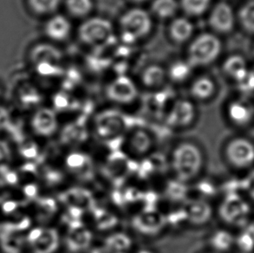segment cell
<instances>
[{
	"mask_svg": "<svg viewBox=\"0 0 254 253\" xmlns=\"http://www.w3.org/2000/svg\"><path fill=\"white\" fill-rule=\"evenodd\" d=\"M164 154L169 178L186 186H192L205 177L207 154L196 137L178 134Z\"/></svg>",
	"mask_w": 254,
	"mask_h": 253,
	"instance_id": "1",
	"label": "cell"
},
{
	"mask_svg": "<svg viewBox=\"0 0 254 253\" xmlns=\"http://www.w3.org/2000/svg\"><path fill=\"white\" fill-rule=\"evenodd\" d=\"M61 163L72 184L93 188L96 182H100L98 157L88 147L65 149Z\"/></svg>",
	"mask_w": 254,
	"mask_h": 253,
	"instance_id": "2",
	"label": "cell"
},
{
	"mask_svg": "<svg viewBox=\"0 0 254 253\" xmlns=\"http://www.w3.org/2000/svg\"><path fill=\"white\" fill-rule=\"evenodd\" d=\"M88 125L93 141L104 146L113 142L120 143L129 128L125 115L117 110L100 111Z\"/></svg>",
	"mask_w": 254,
	"mask_h": 253,
	"instance_id": "3",
	"label": "cell"
},
{
	"mask_svg": "<svg viewBox=\"0 0 254 253\" xmlns=\"http://www.w3.org/2000/svg\"><path fill=\"white\" fill-rule=\"evenodd\" d=\"M157 134L145 126H129L121 140L120 149L131 161H138L158 153Z\"/></svg>",
	"mask_w": 254,
	"mask_h": 253,
	"instance_id": "4",
	"label": "cell"
},
{
	"mask_svg": "<svg viewBox=\"0 0 254 253\" xmlns=\"http://www.w3.org/2000/svg\"><path fill=\"white\" fill-rule=\"evenodd\" d=\"M128 227L136 240H156L169 232L165 212L155 207H148L127 218Z\"/></svg>",
	"mask_w": 254,
	"mask_h": 253,
	"instance_id": "5",
	"label": "cell"
},
{
	"mask_svg": "<svg viewBox=\"0 0 254 253\" xmlns=\"http://www.w3.org/2000/svg\"><path fill=\"white\" fill-rule=\"evenodd\" d=\"M124 217L116 209L107 204L98 202L85 215L86 224L92 230L96 236L103 237L122 229Z\"/></svg>",
	"mask_w": 254,
	"mask_h": 253,
	"instance_id": "6",
	"label": "cell"
},
{
	"mask_svg": "<svg viewBox=\"0 0 254 253\" xmlns=\"http://www.w3.org/2000/svg\"><path fill=\"white\" fill-rule=\"evenodd\" d=\"M251 205L241 194H224L217 209L218 216L226 225L244 227L248 225Z\"/></svg>",
	"mask_w": 254,
	"mask_h": 253,
	"instance_id": "7",
	"label": "cell"
},
{
	"mask_svg": "<svg viewBox=\"0 0 254 253\" xmlns=\"http://www.w3.org/2000/svg\"><path fill=\"white\" fill-rule=\"evenodd\" d=\"M63 247L69 253H85L96 243V235L84 220L66 222Z\"/></svg>",
	"mask_w": 254,
	"mask_h": 253,
	"instance_id": "8",
	"label": "cell"
},
{
	"mask_svg": "<svg viewBox=\"0 0 254 253\" xmlns=\"http://www.w3.org/2000/svg\"><path fill=\"white\" fill-rule=\"evenodd\" d=\"M197 117V110L192 102L177 100L167 111L163 123L173 133H185L194 126Z\"/></svg>",
	"mask_w": 254,
	"mask_h": 253,
	"instance_id": "9",
	"label": "cell"
},
{
	"mask_svg": "<svg viewBox=\"0 0 254 253\" xmlns=\"http://www.w3.org/2000/svg\"><path fill=\"white\" fill-rule=\"evenodd\" d=\"M222 44L215 35L203 33L192 41L189 49L191 66H206L214 62L220 55Z\"/></svg>",
	"mask_w": 254,
	"mask_h": 253,
	"instance_id": "10",
	"label": "cell"
},
{
	"mask_svg": "<svg viewBox=\"0 0 254 253\" xmlns=\"http://www.w3.org/2000/svg\"><path fill=\"white\" fill-rule=\"evenodd\" d=\"M224 159L236 168L251 167L254 163V144L243 137L228 140L223 147Z\"/></svg>",
	"mask_w": 254,
	"mask_h": 253,
	"instance_id": "11",
	"label": "cell"
},
{
	"mask_svg": "<svg viewBox=\"0 0 254 253\" xmlns=\"http://www.w3.org/2000/svg\"><path fill=\"white\" fill-rule=\"evenodd\" d=\"M120 24L124 37L128 40L135 41L151 31V17L143 9L134 8L128 10L121 18Z\"/></svg>",
	"mask_w": 254,
	"mask_h": 253,
	"instance_id": "12",
	"label": "cell"
},
{
	"mask_svg": "<svg viewBox=\"0 0 254 253\" xmlns=\"http://www.w3.org/2000/svg\"><path fill=\"white\" fill-rule=\"evenodd\" d=\"M33 253H58L63 247L62 232L52 226L38 227L29 237Z\"/></svg>",
	"mask_w": 254,
	"mask_h": 253,
	"instance_id": "13",
	"label": "cell"
},
{
	"mask_svg": "<svg viewBox=\"0 0 254 253\" xmlns=\"http://www.w3.org/2000/svg\"><path fill=\"white\" fill-rule=\"evenodd\" d=\"M113 26L103 17H91L84 21L78 29V36L86 45H99L111 38Z\"/></svg>",
	"mask_w": 254,
	"mask_h": 253,
	"instance_id": "14",
	"label": "cell"
},
{
	"mask_svg": "<svg viewBox=\"0 0 254 253\" xmlns=\"http://www.w3.org/2000/svg\"><path fill=\"white\" fill-rule=\"evenodd\" d=\"M64 205L65 208L80 212H89L97 203L96 193L93 188L87 186L70 184L63 191Z\"/></svg>",
	"mask_w": 254,
	"mask_h": 253,
	"instance_id": "15",
	"label": "cell"
},
{
	"mask_svg": "<svg viewBox=\"0 0 254 253\" xmlns=\"http://www.w3.org/2000/svg\"><path fill=\"white\" fill-rule=\"evenodd\" d=\"M185 208L188 229L198 230L207 226L215 214L212 203L204 199L190 198L183 204Z\"/></svg>",
	"mask_w": 254,
	"mask_h": 253,
	"instance_id": "16",
	"label": "cell"
},
{
	"mask_svg": "<svg viewBox=\"0 0 254 253\" xmlns=\"http://www.w3.org/2000/svg\"><path fill=\"white\" fill-rule=\"evenodd\" d=\"M58 136L60 138L64 150L88 147L93 141L88 123L82 124L78 121H74L61 127Z\"/></svg>",
	"mask_w": 254,
	"mask_h": 253,
	"instance_id": "17",
	"label": "cell"
},
{
	"mask_svg": "<svg viewBox=\"0 0 254 253\" xmlns=\"http://www.w3.org/2000/svg\"><path fill=\"white\" fill-rule=\"evenodd\" d=\"M106 96L110 102L118 105H129L138 96V89L129 77L120 75L107 87Z\"/></svg>",
	"mask_w": 254,
	"mask_h": 253,
	"instance_id": "18",
	"label": "cell"
},
{
	"mask_svg": "<svg viewBox=\"0 0 254 253\" xmlns=\"http://www.w3.org/2000/svg\"><path fill=\"white\" fill-rule=\"evenodd\" d=\"M100 242L109 253H132L138 247L134 235L124 228L101 237Z\"/></svg>",
	"mask_w": 254,
	"mask_h": 253,
	"instance_id": "19",
	"label": "cell"
},
{
	"mask_svg": "<svg viewBox=\"0 0 254 253\" xmlns=\"http://www.w3.org/2000/svg\"><path fill=\"white\" fill-rule=\"evenodd\" d=\"M31 124L36 133L45 138L59 135L61 128L58 114L50 108L38 110L32 117Z\"/></svg>",
	"mask_w": 254,
	"mask_h": 253,
	"instance_id": "20",
	"label": "cell"
},
{
	"mask_svg": "<svg viewBox=\"0 0 254 253\" xmlns=\"http://www.w3.org/2000/svg\"><path fill=\"white\" fill-rule=\"evenodd\" d=\"M236 16L233 7L227 2H220L213 7L209 17V24L213 31L227 34L234 30Z\"/></svg>",
	"mask_w": 254,
	"mask_h": 253,
	"instance_id": "21",
	"label": "cell"
},
{
	"mask_svg": "<svg viewBox=\"0 0 254 253\" xmlns=\"http://www.w3.org/2000/svg\"><path fill=\"white\" fill-rule=\"evenodd\" d=\"M227 117L236 126L248 125L254 119V104L248 98L234 100L227 105Z\"/></svg>",
	"mask_w": 254,
	"mask_h": 253,
	"instance_id": "22",
	"label": "cell"
},
{
	"mask_svg": "<svg viewBox=\"0 0 254 253\" xmlns=\"http://www.w3.org/2000/svg\"><path fill=\"white\" fill-rule=\"evenodd\" d=\"M35 61L39 71L43 74L52 75L59 70V63L62 54L55 47L50 45H41L35 51Z\"/></svg>",
	"mask_w": 254,
	"mask_h": 253,
	"instance_id": "23",
	"label": "cell"
},
{
	"mask_svg": "<svg viewBox=\"0 0 254 253\" xmlns=\"http://www.w3.org/2000/svg\"><path fill=\"white\" fill-rule=\"evenodd\" d=\"M206 243L208 250L217 253H227L235 246V236L226 229H218L210 233Z\"/></svg>",
	"mask_w": 254,
	"mask_h": 253,
	"instance_id": "24",
	"label": "cell"
},
{
	"mask_svg": "<svg viewBox=\"0 0 254 253\" xmlns=\"http://www.w3.org/2000/svg\"><path fill=\"white\" fill-rule=\"evenodd\" d=\"M71 31L69 21L62 15H56L46 23L45 33L55 41H63L69 37Z\"/></svg>",
	"mask_w": 254,
	"mask_h": 253,
	"instance_id": "25",
	"label": "cell"
},
{
	"mask_svg": "<svg viewBox=\"0 0 254 253\" xmlns=\"http://www.w3.org/2000/svg\"><path fill=\"white\" fill-rule=\"evenodd\" d=\"M224 71L231 78L240 82L248 74V68L247 60L241 56H231L224 63Z\"/></svg>",
	"mask_w": 254,
	"mask_h": 253,
	"instance_id": "26",
	"label": "cell"
},
{
	"mask_svg": "<svg viewBox=\"0 0 254 253\" xmlns=\"http://www.w3.org/2000/svg\"><path fill=\"white\" fill-rule=\"evenodd\" d=\"M193 25L185 17H178L173 21L169 28L170 37L176 43H184L191 38Z\"/></svg>",
	"mask_w": 254,
	"mask_h": 253,
	"instance_id": "27",
	"label": "cell"
},
{
	"mask_svg": "<svg viewBox=\"0 0 254 253\" xmlns=\"http://www.w3.org/2000/svg\"><path fill=\"white\" fill-rule=\"evenodd\" d=\"M215 91V85L212 79L206 76H201L192 82L191 95L199 101L209 100Z\"/></svg>",
	"mask_w": 254,
	"mask_h": 253,
	"instance_id": "28",
	"label": "cell"
},
{
	"mask_svg": "<svg viewBox=\"0 0 254 253\" xmlns=\"http://www.w3.org/2000/svg\"><path fill=\"white\" fill-rule=\"evenodd\" d=\"M241 253L254 252V225L248 224L243 227L240 234L235 237V246Z\"/></svg>",
	"mask_w": 254,
	"mask_h": 253,
	"instance_id": "29",
	"label": "cell"
},
{
	"mask_svg": "<svg viewBox=\"0 0 254 253\" xmlns=\"http://www.w3.org/2000/svg\"><path fill=\"white\" fill-rule=\"evenodd\" d=\"M165 75V70L161 66L150 65L142 73L141 79L145 85L148 87H157L163 82Z\"/></svg>",
	"mask_w": 254,
	"mask_h": 253,
	"instance_id": "30",
	"label": "cell"
},
{
	"mask_svg": "<svg viewBox=\"0 0 254 253\" xmlns=\"http://www.w3.org/2000/svg\"><path fill=\"white\" fill-rule=\"evenodd\" d=\"M238 19L245 31L254 34V0H250L241 6Z\"/></svg>",
	"mask_w": 254,
	"mask_h": 253,
	"instance_id": "31",
	"label": "cell"
},
{
	"mask_svg": "<svg viewBox=\"0 0 254 253\" xmlns=\"http://www.w3.org/2000/svg\"><path fill=\"white\" fill-rule=\"evenodd\" d=\"M178 3L176 0H154L152 3L153 12L161 18H169L176 13Z\"/></svg>",
	"mask_w": 254,
	"mask_h": 253,
	"instance_id": "32",
	"label": "cell"
},
{
	"mask_svg": "<svg viewBox=\"0 0 254 253\" xmlns=\"http://www.w3.org/2000/svg\"><path fill=\"white\" fill-rule=\"evenodd\" d=\"M211 0H182V9L189 16H200L209 8Z\"/></svg>",
	"mask_w": 254,
	"mask_h": 253,
	"instance_id": "33",
	"label": "cell"
},
{
	"mask_svg": "<svg viewBox=\"0 0 254 253\" xmlns=\"http://www.w3.org/2000/svg\"><path fill=\"white\" fill-rule=\"evenodd\" d=\"M66 7L69 13L76 17H84L91 12L92 0H66Z\"/></svg>",
	"mask_w": 254,
	"mask_h": 253,
	"instance_id": "34",
	"label": "cell"
},
{
	"mask_svg": "<svg viewBox=\"0 0 254 253\" xmlns=\"http://www.w3.org/2000/svg\"><path fill=\"white\" fill-rule=\"evenodd\" d=\"M29 5L34 12L41 15L54 12L61 3V0H28Z\"/></svg>",
	"mask_w": 254,
	"mask_h": 253,
	"instance_id": "35",
	"label": "cell"
},
{
	"mask_svg": "<svg viewBox=\"0 0 254 253\" xmlns=\"http://www.w3.org/2000/svg\"><path fill=\"white\" fill-rule=\"evenodd\" d=\"M191 71L189 63L176 62L169 68V76L175 82H182L189 77Z\"/></svg>",
	"mask_w": 254,
	"mask_h": 253,
	"instance_id": "36",
	"label": "cell"
},
{
	"mask_svg": "<svg viewBox=\"0 0 254 253\" xmlns=\"http://www.w3.org/2000/svg\"><path fill=\"white\" fill-rule=\"evenodd\" d=\"M241 86V91L245 93H251L254 91V71L249 69L245 78L238 82Z\"/></svg>",
	"mask_w": 254,
	"mask_h": 253,
	"instance_id": "37",
	"label": "cell"
},
{
	"mask_svg": "<svg viewBox=\"0 0 254 253\" xmlns=\"http://www.w3.org/2000/svg\"><path fill=\"white\" fill-rule=\"evenodd\" d=\"M244 191H246L252 199L254 200V170L250 172L248 176L243 179Z\"/></svg>",
	"mask_w": 254,
	"mask_h": 253,
	"instance_id": "38",
	"label": "cell"
},
{
	"mask_svg": "<svg viewBox=\"0 0 254 253\" xmlns=\"http://www.w3.org/2000/svg\"><path fill=\"white\" fill-rule=\"evenodd\" d=\"M9 157H10V148L6 143L0 140V165L5 162Z\"/></svg>",
	"mask_w": 254,
	"mask_h": 253,
	"instance_id": "39",
	"label": "cell"
},
{
	"mask_svg": "<svg viewBox=\"0 0 254 253\" xmlns=\"http://www.w3.org/2000/svg\"><path fill=\"white\" fill-rule=\"evenodd\" d=\"M214 253V252H213V251H210V250H208V249H206V250L199 251V252H197V253Z\"/></svg>",
	"mask_w": 254,
	"mask_h": 253,
	"instance_id": "40",
	"label": "cell"
},
{
	"mask_svg": "<svg viewBox=\"0 0 254 253\" xmlns=\"http://www.w3.org/2000/svg\"><path fill=\"white\" fill-rule=\"evenodd\" d=\"M134 2H138V3H141V2H144V1H147V0H133Z\"/></svg>",
	"mask_w": 254,
	"mask_h": 253,
	"instance_id": "41",
	"label": "cell"
}]
</instances>
